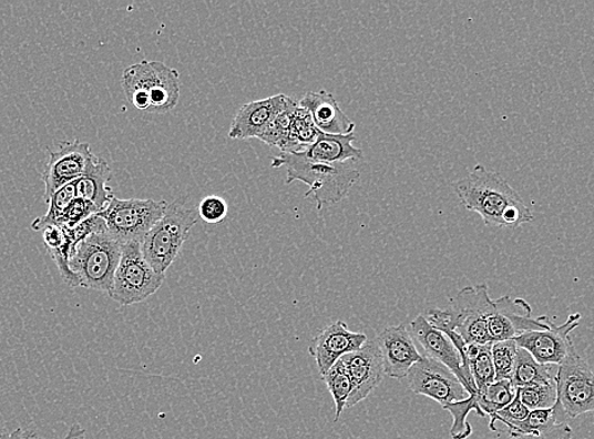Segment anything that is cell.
<instances>
[{
    "label": "cell",
    "instance_id": "1",
    "mask_svg": "<svg viewBox=\"0 0 594 439\" xmlns=\"http://www.w3.org/2000/svg\"><path fill=\"white\" fill-rule=\"evenodd\" d=\"M453 190L463 207L479 214L488 227L518 229L534 221L533 211L506 178L482 165L459 178Z\"/></svg>",
    "mask_w": 594,
    "mask_h": 439
},
{
    "label": "cell",
    "instance_id": "2",
    "mask_svg": "<svg viewBox=\"0 0 594 439\" xmlns=\"http://www.w3.org/2000/svg\"><path fill=\"white\" fill-rule=\"evenodd\" d=\"M272 167L287 169L286 184L301 182L309 186L305 198H313L318 211L328 204H336L347 198L352 187L361 177L358 170L346 164H327L305 157L303 152H281L273 157Z\"/></svg>",
    "mask_w": 594,
    "mask_h": 439
},
{
    "label": "cell",
    "instance_id": "3",
    "mask_svg": "<svg viewBox=\"0 0 594 439\" xmlns=\"http://www.w3.org/2000/svg\"><path fill=\"white\" fill-rule=\"evenodd\" d=\"M122 88L130 103L141 112L167 113L180 100L177 70L161 61H141L123 71Z\"/></svg>",
    "mask_w": 594,
    "mask_h": 439
},
{
    "label": "cell",
    "instance_id": "4",
    "mask_svg": "<svg viewBox=\"0 0 594 439\" xmlns=\"http://www.w3.org/2000/svg\"><path fill=\"white\" fill-rule=\"evenodd\" d=\"M199 220V213L177 202L167 205L164 216L151 228L141 242L143 256L153 270L166 275L174 264L185 241Z\"/></svg>",
    "mask_w": 594,
    "mask_h": 439
},
{
    "label": "cell",
    "instance_id": "5",
    "mask_svg": "<svg viewBox=\"0 0 594 439\" xmlns=\"http://www.w3.org/2000/svg\"><path fill=\"white\" fill-rule=\"evenodd\" d=\"M121 256V242L106 229L81 242L70 259V267L83 288L110 293Z\"/></svg>",
    "mask_w": 594,
    "mask_h": 439
},
{
    "label": "cell",
    "instance_id": "6",
    "mask_svg": "<svg viewBox=\"0 0 594 439\" xmlns=\"http://www.w3.org/2000/svg\"><path fill=\"white\" fill-rule=\"evenodd\" d=\"M166 275H160L142 254L141 242L122 245V256L116 268L110 297L122 304L133 306L147 300L158 292Z\"/></svg>",
    "mask_w": 594,
    "mask_h": 439
},
{
    "label": "cell",
    "instance_id": "7",
    "mask_svg": "<svg viewBox=\"0 0 594 439\" xmlns=\"http://www.w3.org/2000/svg\"><path fill=\"white\" fill-rule=\"evenodd\" d=\"M167 205L165 201L120 200L113 196L106 208L96 214L104 220L111 235L123 245L142 242L164 216Z\"/></svg>",
    "mask_w": 594,
    "mask_h": 439
},
{
    "label": "cell",
    "instance_id": "8",
    "mask_svg": "<svg viewBox=\"0 0 594 439\" xmlns=\"http://www.w3.org/2000/svg\"><path fill=\"white\" fill-rule=\"evenodd\" d=\"M556 390L557 401L570 419L594 414V374L575 346L557 366Z\"/></svg>",
    "mask_w": 594,
    "mask_h": 439
},
{
    "label": "cell",
    "instance_id": "9",
    "mask_svg": "<svg viewBox=\"0 0 594 439\" xmlns=\"http://www.w3.org/2000/svg\"><path fill=\"white\" fill-rule=\"evenodd\" d=\"M531 315H533V308L525 299H512L510 295H505L493 300L488 319L491 344L515 339L526 331L544 330L554 325L547 316L533 318Z\"/></svg>",
    "mask_w": 594,
    "mask_h": 439
},
{
    "label": "cell",
    "instance_id": "10",
    "mask_svg": "<svg viewBox=\"0 0 594 439\" xmlns=\"http://www.w3.org/2000/svg\"><path fill=\"white\" fill-rule=\"evenodd\" d=\"M407 378L412 392L433 399L443 408L470 397L463 384L448 367L428 356H422L411 367Z\"/></svg>",
    "mask_w": 594,
    "mask_h": 439
},
{
    "label": "cell",
    "instance_id": "11",
    "mask_svg": "<svg viewBox=\"0 0 594 439\" xmlns=\"http://www.w3.org/2000/svg\"><path fill=\"white\" fill-rule=\"evenodd\" d=\"M93 157L89 143L79 140L61 142L58 150L50 151L42 175L47 202L60 187L74 183L83 176Z\"/></svg>",
    "mask_w": 594,
    "mask_h": 439
},
{
    "label": "cell",
    "instance_id": "12",
    "mask_svg": "<svg viewBox=\"0 0 594 439\" xmlns=\"http://www.w3.org/2000/svg\"><path fill=\"white\" fill-rule=\"evenodd\" d=\"M410 334L424 348L427 356L448 367L463 387L474 396L477 388L470 369H467L461 354L444 331L431 326L424 315L418 316L410 324Z\"/></svg>",
    "mask_w": 594,
    "mask_h": 439
},
{
    "label": "cell",
    "instance_id": "13",
    "mask_svg": "<svg viewBox=\"0 0 594 439\" xmlns=\"http://www.w3.org/2000/svg\"><path fill=\"white\" fill-rule=\"evenodd\" d=\"M580 313L570 316L562 326L553 325L544 330H531L515 338L519 348L525 349L543 365L560 366L574 347L571 334L578 328Z\"/></svg>",
    "mask_w": 594,
    "mask_h": 439
},
{
    "label": "cell",
    "instance_id": "14",
    "mask_svg": "<svg viewBox=\"0 0 594 439\" xmlns=\"http://www.w3.org/2000/svg\"><path fill=\"white\" fill-rule=\"evenodd\" d=\"M340 360L344 361L350 382H352V392H350L347 408H354L358 402L370 397L383 380L381 351L376 339L368 340L358 351L348 354Z\"/></svg>",
    "mask_w": 594,
    "mask_h": 439
},
{
    "label": "cell",
    "instance_id": "15",
    "mask_svg": "<svg viewBox=\"0 0 594 439\" xmlns=\"http://www.w3.org/2000/svg\"><path fill=\"white\" fill-rule=\"evenodd\" d=\"M367 343L365 334L352 331L346 321L337 320L311 340L309 354L315 358L319 374L324 376L341 357L358 351Z\"/></svg>",
    "mask_w": 594,
    "mask_h": 439
},
{
    "label": "cell",
    "instance_id": "16",
    "mask_svg": "<svg viewBox=\"0 0 594 439\" xmlns=\"http://www.w3.org/2000/svg\"><path fill=\"white\" fill-rule=\"evenodd\" d=\"M291 101L290 96L277 94L243 104L231 124L229 139H259Z\"/></svg>",
    "mask_w": 594,
    "mask_h": 439
},
{
    "label": "cell",
    "instance_id": "17",
    "mask_svg": "<svg viewBox=\"0 0 594 439\" xmlns=\"http://www.w3.org/2000/svg\"><path fill=\"white\" fill-rule=\"evenodd\" d=\"M376 343L381 351L385 375L392 379L407 378L411 367L422 358L416 339L403 325L385 328Z\"/></svg>",
    "mask_w": 594,
    "mask_h": 439
},
{
    "label": "cell",
    "instance_id": "18",
    "mask_svg": "<svg viewBox=\"0 0 594 439\" xmlns=\"http://www.w3.org/2000/svg\"><path fill=\"white\" fill-rule=\"evenodd\" d=\"M509 438L533 437L537 439H572L570 418L560 401L551 409L530 411L524 422L505 427Z\"/></svg>",
    "mask_w": 594,
    "mask_h": 439
},
{
    "label": "cell",
    "instance_id": "19",
    "mask_svg": "<svg viewBox=\"0 0 594 439\" xmlns=\"http://www.w3.org/2000/svg\"><path fill=\"white\" fill-rule=\"evenodd\" d=\"M299 104L308 111L317 129L327 134L355 133L356 123L340 110L336 96L327 91L306 93Z\"/></svg>",
    "mask_w": 594,
    "mask_h": 439
},
{
    "label": "cell",
    "instance_id": "20",
    "mask_svg": "<svg viewBox=\"0 0 594 439\" xmlns=\"http://www.w3.org/2000/svg\"><path fill=\"white\" fill-rule=\"evenodd\" d=\"M356 140L355 133L340 136L320 132L318 139L300 152L305 157L318 163L346 164L350 160L363 159V151L355 146Z\"/></svg>",
    "mask_w": 594,
    "mask_h": 439
},
{
    "label": "cell",
    "instance_id": "21",
    "mask_svg": "<svg viewBox=\"0 0 594 439\" xmlns=\"http://www.w3.org/2000/svg\"><path fill=\"white\" fill-rule=\"evenodd\" d=\"M112 178V169L106 161L94 155L83 176L78 178L76 196L96 205L99 212L106 208L113 200V191L107 186Z\"/></svg>",
    "mask_w": 594,
    "mask_h": 439
},
{
    "label": "cell",
    "instance_id": "22",
    "mask_svg": "<svg viewBox=\"0 0 594 439\" xmlns=\"http://www.w3.org/2000/svg\"><path fill=\"white\" fill-rule=\"evenodd\" d=\"M557 366L540 364L525 349L519 348L511 384L518 389L534 384L555 382Z\"/></svg>",
    "mask_w": 594,
    "mask_h": 439
},
{
    "label": "cell",
    "instance_id": "23",
    "mask_svg": "<svg viewBox=\"0 0 594 439\" xmlns=\"http://www.w3.org/2000/svg\"><path fill=\"white\" fill-rule=\"evenodd\" d=\"M467 360L477 391L496 381L492 361V344L467 346Z\"/></svg>",
    "mask_w": 594,
    "mask_h": 439
},
{
    "label": "cell",
    "instance_id": "24",
    "mask_svg": "<svg viewBox=\"0 0 594 439\" xmlns=\"http://www.w3.org/2000/svg\"><path fill=\"white\" fill-rule=\"evenodd\" d=\"M299 105V102L291 101L287 109L277 116L268 130L259 137L260 141H264L269 146H275L280 149L281 152H295L294 142L291 140V123L294 112L296 106Z\"/></svg>",
    "mask_w": 594,
    "mask_h": 439
},
{
    "label": "cell",
    "instance_id": "25",
    "mask_svg": "<svg viewBox=\"0 0 594 439\" xmlns=\"http://www.w3.org/2000/svg\"><path fill=\"white\" fill-rule=\"evenodd\" d=\"M475 396L485 417H491L508 407L510 402L515 399L516 389L510 380H500L477 391Z\"/></svg>",
    "mask_w": 594,
    "mask_h": 439
},
{
    "label": "cell",
    "instance_id": "26",
    "mask_svg": "<svg viewBox=\"0 0 594 439\" xmlns=\"http://www.w3.org/2000/svg\"><path fill=\"white\" fill-rule=\"evenodd\" d=\"M75 198V182L60 187V190L53 193V195L49 200V211L47 212V214H43V216L35 218L31 224V228L35 232H42L44 228L58 226L62 214H64L65 210L69 207V204Z\"/></svg>",
    "mask_w": 594,
    "mask_h": 439
},
{
    "label": "cell",
    "instance_id": "27",
    "mask_svg": "<svg viewBox=\"0 0 594 439\" xmlns=\"http://www.w3.org/2000/svg\"><path fill=\"white\" fill-rule=\"evenodd\" d=\"M322 379L327 384V388L331 394L332 400H335V422H337L341 414H344L345 409L347 408L350 392H352V382H350L344 361H337L335 366H332L331 369L322 376Z\"/></svg>",
    "mask_w": 594,
    "mask_h": 439
},
{
    "label": "cell",
    "instance_id": "28",
    "mask_svg": "<svg viewBox=\"0 0 594 439\" xmlns=\"http://www.w3.org/2000/svg\"><path fill=\"white\" fill-rule=\"evenodd\" d=\"M444 409L453 417V426L450 429V437L452 439H468L472 436L473 428L467 419L472 411L479 417H485L479 405V400H477L475 394L464 400L452 402V405L444 407Z\"/></svg>",
    "mask_w": 594,
    "mask_h": 439
},
{
    "label": "cell",
    "instance_id": "29",
    "mask_svg": "<svg viewBox=\"0 0 594 439\" xmlns=\"http://www.w3.org/2000/svg\"><path fill=\"white\" fill-rule=\"evenodd\" d=\"M519 397L530 411L551 409L556 405L557 390L555 382L529 385L516 389Z\"/></svg>",
    "mask_w": 594,
    "mask_h": 439
},
{
    "label": "cell",
    "instance_id": "30",
    "mask_svg": "<svg viewBox=\"0 0 594 439\" xmlns=\"http://www.w3.org/2000/svg\"><path fill=\"white\" fill-rule=\"evenodd\" d=\"M519 347L515 339L502 340V343L492 344V361L496 381L510 380L516 363Z\"/></svg>",
    "mask_w": 594,
    "mask_h": 439
},
{
    "label": "cell",
    "instance_id": "31",
    "mask_svg": "<svg viewBox=\"0 0 594 439\" xmlns=\"http://www.w3.org/2000/svg\"><path fill=\"white\" fill-rule=\"evenodd\" d=\"M99 213L96 205L83 198H76L69 204V207L62 214L58 226L62 228H74L81 222Z\"/></svg>",
    "mask_w": 594,
    "mask_h": 439
},
{
    "label": "cell",
    "instance_id": "32",
    "mask_svg": "<svg viewBox=\"0 0 594 439\" xmlns=\"http://www.w3.org/2000/svg\"><path fill=\"white\" fill-rule=\"evenodd\" d=\"M530 410L522 405V401L516 391V397L510 402V405L502 410L491 416L490 429L493 432H498V426L506 427L512 423L524 422L528 418Z\"/></svg>",
    "mask_w": 594,
    "mask_h": 439
},
{
    "label": "cell",
    "instance_id": "33",
    "mask_svg": "<svg viewBox=\"0 0 594 439\" xmlns=\"http://www.w3.org/2000/svg\"><path fill=\"white\" fill-rule=\"evenodd\" d=\"M106 224L104 220L94 214V216L81 222L79 226L74 228H65L68 236L70 238L71 249L73 254H76V248L81 242L85 241L89 236H92L93 233L106 231ZM74 257V256H73Z\"/></svg>",
    "mask_w": 594,
    "mask_h": 439
},
{
    "label": "cell",
    "instance_id": "34",
    "mask_svg": "<svg viewBox=\"0 0 594 439\" xmlns=\"http://www.w3.org/2000/svg\"><path fill=\"white\" fill-rule=\"evenodd\" d=\"M228 203L218 195H208L201 202L197 213L206 223L217 224L228 216Z\"/></svg>",
    "mask_w": 594,
    "mask_h": 439
},
{
    "label": "cell",
    "instance_id": "35",
    "mask_svg": "<svg viewBox=\"0 0 594 439\" xmlns=\"http://www.w3.org/2000/svg\"><path fill=\"white\" fill-rule=\"evenodd\" d=\"M38 435L31 431H24V429L17 428L12 432L0 433V439H38Z\"/></svg>",
    "mask_w": 594,
    "mask_h": 439
},
{
    "label": "cell",
    "instance_id": "36",
    "mask_svg": "<svg viewBox=\"0 0 594 439\" xmlns=\"http://www.w3.org/2000/svg\"><path fill=\"white\" fill-rule=\"evenodd\" d=\"M84 435H85V429L81 428L79 425H74L73 427L70 428V431L68 432V435L62 439H78V438L84 437Z\"/></svg>",
    "mask_w": 594,
    "mask_h": 439
}]
</instances>
